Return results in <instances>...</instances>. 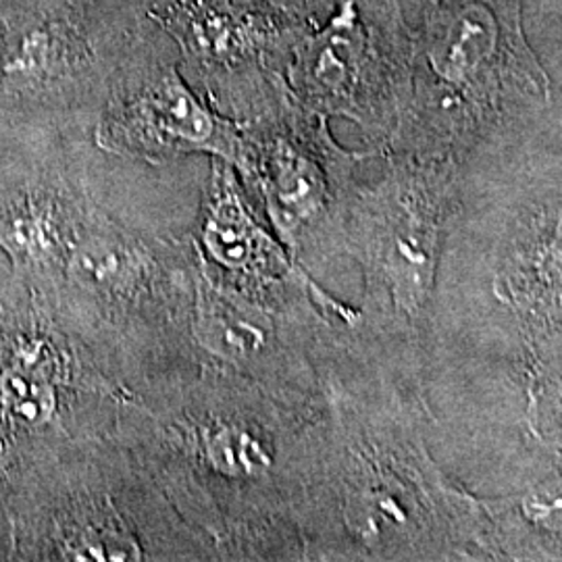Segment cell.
<instances>
[{"instance_id":"52a82bcc","label":"cell","mask_w":562,"mask_h":562,"mask_svg":"<svg viewBox=\"0 0 562 562\" xmlns=\"http://www.w3.org/2000/svg\"><path fill=\"white\" fill-rule=\"evenodd\" d=\"M0 241L25 261L48 257L55 248V223L46 204H23L0 223Z\"/></svg>"},{"instance_id":"9c48e42d","label":"cell","mask_w":562,"mask_h":562,"mask_svg":"<svg viewBox=\"0 0 562 562\" xmlns=\"http://www.w3.org/2000/svg\"><path fill=\"white\" fill-rule=\"evenodd\" d=\"M206 450L211 462L229 475H257L271 464L261 443L238 429H222L211 438Z\"/></svg>"},{"instance_id":"5b68a950","label":"cell","mask_w":562,"mask_h":562,"mask_svg":"<svg viewBox=\"0 0 562 562\" xmlns=\"http://www.w3.org/2000/svg\"><path fill=\"white\" fill-rule=\"evenodd\" d=\"M206 246L227 267H244L261 252V229L248 217L229 173L217 171L206 223Z\"/></svg>"},{"instance_id":"7c38bea8","label":"cell","mask_w":562,"mask_h":562,"mask_svg":"<svg viewBox=\"0 0 562 562\" xmlns=\"http://www.w3.org/2000/svg\"><path fill=\"white\" fill-rule=\"evenodd\" d=\"M423 2H427V0H423Z\"/></svg>"},{"instance_id":"ba28073f","label":"cell","mask_w":562,"mask_h":562,"mask_svg":"<svg viewBox=\"0 0 562 562\" xmlns=\"http://www.w3.org/2000/svg\"><path fill=\"white\" fill-rule=\"evenodd\" d=\"M201 336L211 350H217L225 357H244L262 344L261 329L257 325L241 322L236 313L223 306V302L209 304L206 308L202 306Z\"/></svg>"},{"instance_id":"30bf717a","label":"cell","mask_w":562,"mask_h":562,"mask_svg":"<svg viewBox=\"0 0 562 562\" xmlns=\"http://www.w3.org/2000/svg\"><path fill=\"white\" fill-rule=\"evenodd\" d=\"M267 7L280 11L290 20L301 21L306 25H319L334 11L338 0H261Z\"/></svg>"},{"instance_id":"8992f818","label":"cell","mask_w":562,"mask_h":562,"mask_svg":"<svg viewBox=\"0 0 562 562\" xmlns=\"http://www.w3.org/2000/svg\"><path fill=\"white\" fill-rule=\"evenodd\" d=\"M88 55L83 36L69 25L50 23L21 34L4 53V71L11 78L38 80L59 74Z\"/></svg>"},{"instance_id":"7a4b0ae2","label":"cell","mask_w":562,"mask_h":562,"mask_svg":"<svg viewBox=\"0 0 562 562\" xmlns=\"http://www.w3.org/2000/svg\"><path fill=\"white\" fill-rule=\"evenodd\" d=\"M408 27L402 0H338L294 44L283 74L288 97L319 115L380 120L398 101Z\"/></svg>"},{"instance_id":"277c9868","label":"cell","mask_w":562,"mask_h":562,"mask_svg":"<svg viewBox=\"0 0 562 562\" xmlns=\"http://www.w3.org/2000/svg\"><path fill=\"white\" fill-rule=\"evenodd\" d=\"M99 144L106 150L165 161L186 153L213 150L225 159L240 153V136L232 123L181 78L178 63L144 59L121 81L99 125Z\"/></svg>"},{"instance_id":"8fae6325","label":"cell","mask_w":562,"mask_h":562,"mask_svg":"<svg viewBox=\"0 0 562 562\" xmlns=\"http://www.w3.org/2000/svg\"><path fill=\"white\" fill-rule=\"evenodd\" d=\"M136 2H142V4L146 7V11L150 13V11L159 9V7H162V4H167V2H171V0H136Z\"/></svg>"},{"instance_id":"6da1fadb","label":"cell","mask_w":562,"mask_h":562,"mask_svg":"<svg viewBox=\"0 0 562 562\" xmlns=\"http://www.w3.org/2000/svg\"><path fill=\"white\" fill-rule=\"evenodd\" d=\"M411 23L398 101L461 115L548 97L522 25V0H427Z\"/></svg>"},{"instance_id":"3957f363","label":"cell","mask_w":562,"mask_h":562,"mask_svg":"<svg viewBox=\"0 0 562 562\" xmlns=\"http://www.w3.org/2000/svg\"><path fill=\"white\" fill-rule=\"evenodd\" d=\"M148 18L178 46L183 65L211 97L244 104L285 97L290 53L313 27L261 0H171Z\"/></svg>"}]
</instances>
